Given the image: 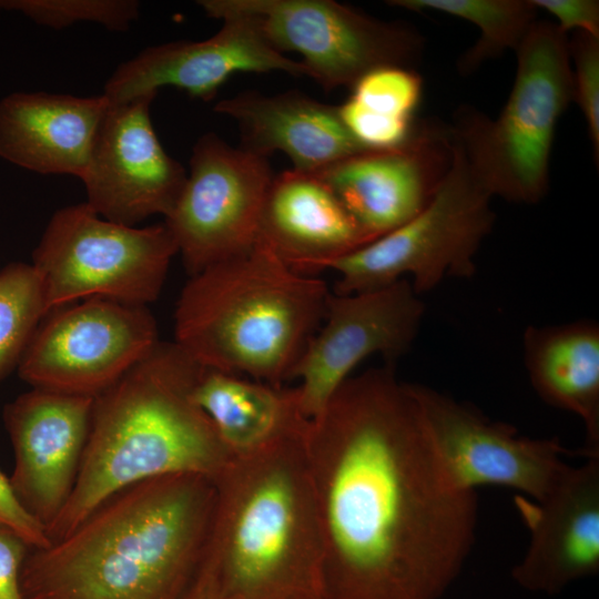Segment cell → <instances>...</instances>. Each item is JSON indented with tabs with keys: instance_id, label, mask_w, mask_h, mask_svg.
Masks as SVG:
<instances>
[{
	"instance_id": "1",
	"label": "cell",
	"mask_w": 599,
	"mask_h": 599,
	"mask_svg": "<svg viewBox=\"0 0 599 599\" xmlns=\"http://www.w3.org/2000/svg\"><path fill=\"white\" fill-rule=\"evenodd\" d=\"M324 599H441L473 549L477 491L448 475L409 383L385 363L309 420Z\"/></svg>"
},
{
	"instance_id": "2",
	"label": "cell",
	"mask_w": 599,
	"mask_h": 599,
	"mask_svg": "<svg viewBox=\"0 0 599 599\" xmlns=\"http://www.w3.org/2000/svg\"><path fill=\"white\" fill-rule=\"evenodd\" d=\"M215 479L156 477L106 499L21 569L22 599H182L203 561Z\"/></svg>"
},
{
	"instance_id": "3",
	"label": "cell",
	"mask_w": 599,
	"mask_h": 599,
	"mask_svg": "<svg viewBox=\"0 0 599 599\" xmlns=\"http://www.w3.org/2000/svg\"><path fill=\"white\" fill-rule=\"evenodd\" d=\"M202 366L174 342L153 349L93 399L73 490L48 531L51 542L114 494L156 477L216 478L233 458L193 398Z\"/></svg>"
},
{
	"instance_id": "4",
	"label": "cell",
	"mask_w": 599,
	"mask_h": 599,
	"mask_svg": "<svg viewBox=\"0 0 599 599\" xmlns=\"http://www.w3.org/2000/svg\"><path fill=\"white\" fill-rule=\"evenodd\" d=\"M306 433L233 457L215 478L214 517L199 570L220 599H324Z\"/></svg>"
},
{
	"instance_id": "5",
	"label": "cell",
	"mask_w": 599,
	"mask_h": 599,
	"mask_svg": "<svg viewBox=\"0 0 599 599\" xmlns=\"http://www.w3.org/2000/svg\"><path fill=\"white\" fill-rule=\"evenodd\" d=\"M331 291L293 271L261 240L187 281L174 343L205 368L282 386L319 328Z\"/></svg>"
},
{
	"instance_id": "6",
	"label": "cell",
	"mask_w": 599,
	"mask_h": 599,
	"mask_svg": "<svg viewBox=\"0 0 599 599\" xmlns=\"http://www.w3.org/2000/svg\"><path fill=\"white\" fill-rule=\"evenodd\" d=\"M516 54L498 116L463 108L450 130L494 197L535 204L548 192L556 128L572 102L568 35L554 22L535 21Z\"/></svg>"
},
{
	"instance_id": "7",
	"label": "cell",
	"mask_w": 599,
	"mask_h": 599,
	"mask_svg": "<svg viewBox=\"0 0 599 599\" xmlns=\"http://www.w3.org/2000/svg\"><path fill=\"white\" fill-rule=\"evenodd\" d=\"M451 160L426 205L395 230L331 262L338 274L333 293L347 295L388 286L410 276L418 294L445 278H469L490 233L494 196L449 128Z\"/></svg>"
},
{
	"instance_id": "8",
	"label": "cell",
	"mask_w": 599,
	"mask_h": 599,
	"mask_svg": "<svg viewBox=\"0 0 599 599\" xmlns=\"http://www.w3.org/2000/svg\"><path fill=\"white\" fill-rule=\"evenodd\" d=\"M175 254L164 222L126 226L101 217L84 202L52 215L32 266L48 315L92 297L148 306L159 297Z\"/></svg>"
},
{
	"instance_id": "9",
	"label": "cell",
	"mask_w": 599,
	"mask_h": 599,
	"mask_svg": "<svg viewBox=\"0 0 599 599\" xmlns=\"http://www.w3.org/2000/svg\"><path fill=\"white\" fill-rule=\"evenodd\" d=\"M215 19L240 18L277 52H297L326 91L352 88L367 72L386 65L408 68L422 38L405 26L368 17L331 0H201Z\"/></svg>"
},
{
	"instance_id": "10",
	"label": "cell",
	"mask_w": 599,
	"mask_h": 599,
	"mask_svg": "<svg viewBox=\"0 0 599 599\" xmlns=\"http://www.w3.org/2000/svg\"><path fill=\"white\" fill-rule=\"evenodd\" d=\"M273 176L266 156L214 133L196 141L183 190L164 221L190 275L254 247Z\"/></svg>"
},
{
	"instance_id": "11",
	"label": "cell",
	"mask_w": 599,
	"mask_h": 599,
	"mask_svg": "<svg viewBox=\"0 0 599 599\" xmlns=\"http://www.w3.org/2000/svg\"><path fill=\"white\" fill-rule=\"evenodd\" d=\"M159 342L148 306L92 297L60 308L37 328L19 376L33 388L95 397Z\"/></svg>"
},
{
	"instance_id": "12",
	"label": "cell",
	"mask_w": 599,
	"mask_h": 599,
	"mask_svg": "<svg viewBox=\"0 0 599 599\" xmlns=\"http://www.w3.org/2000/svg\"><path fill=\"white\" fill-rule=\"evenodd\" d=\"M427 433L451 480L460 488L500 486L539 501L569 464L557 438H530L491 420L470 404L433 387L412 384Z\"/></svg>"
},
{
	"instance_id": "13",
	"label": "cell",
	"mask_w": 599,
	"mask_h": 599,
	"mask_svg": "<svg viewBox=\"0 0 599 599\" xmlns=\"http://www.w3.org/2000/svg\"><path fill=\"white\" fill-rule=\"evenodd\" d=\"M425 305L407 278L380 288L331 292L324 319L301 357L293 379L309 420L367 357L395 363L415 341Z\"/></svg>"
},
{
	"instance_id": "14",
	"label": "cell",
	"mask_w": 599,
	"mask_h": 599,
	"mask_svg": "<svg viewBox=\"0 0 599 599\" xmlns=\"http://www.w3.org/2000/svg\"><path fill=\"white\" fill-rule=\"evenodd\" d=\"M156 95L110 104L82 177L87 204L101 217L136 226L174 207L186 181L153 129L150 105Z\"/></svg>"
},
{
	"instance_id": "15",
	"label": "cell",
	"mask_w": 599,
	"mask_h": 599,
	"mask_svg": "<svg viewBox=\"0 0 599 599\" xmlns=\"http://www.w3.org/2000/svg\"><path fill=\"white\" fill-rule=\"evenodd\" d=\"M94 397L32 388L4 408L14 450L10 481L23 507L47 529L77 480Z\"/></svg>"
},
{
	"instance_id": "16",
	"label": "cell",
	"mask_w": 599,
	"mask_h": 599,
	"mask_svg": "<svg viewBox=\"0 0 599 599\" xmlns=\"http://www.w3.org/2000/svg\"><path fill=\"white\" fill-rule=\"evenodd\" d=\"M451 160L449 126L418 124L392 150H369L317 173L368 242L415 216L429 201Z\"/></svg>"
},
{
	"instance_id": "17",
	"label": "cell",
	"mask_w": 599,
	"mask_h": 599,
	"mask_svg": "<svg viewBox=\"0 0 599 599\" xmlns=\"http://www.w3.org/2000/svg\"><path fill=\"white\" fill-rule=\"evenodd\" d=\"M222 21V28L209 39L173 41L142 50L115 69L102 94L110 104H119L156 95L163 87H174L210 101L236 72L281 71L306 75L301 61L274 50L244 20Z\"/></svg>"
},
{
	"instance_id": "18",
	"label": "cell",
	"mask_w": 599,
	"mask_h": 599,
	"mask_svg": "<svg viewBox=\"0 0 599 599\" xmlns=\"http://www.w3.org/2000/svg\"><path fill=\"white\" fill-rule=\"evenodd\" d=\"M515 505L529 545L511 577L522 589L558 595L599 571V457L568 465L539 501L524 496Z\"/></svg>"
},
{
	"instance_id": "19",
	"label": "cell",
	"mask_w": 599,
	"mask_h": 599,
	"mask_svg": "<svg viewBox=\"0 0 599 599\" xmlns=\"http://www.w3.org/2000/svg\"><path fill=\"white\" fill-rule=\"evenodd\" d=\"M110 103L103 94L14 92L0 101V156L40 174H84Z\"/></svg>"
},
{
	"instance_id": "20",
	"label": "cell",
	"mask_w": 599,
	"mask_h": 599,
	"mask_svg": "<svg viewBox=\"0 0 599 599\" xmlns=\"http://www.w3.org/2000/svg\"><path fill=\"white\" fill-rule=\"evenodd\" d=\"M258 240L293 271L312 276L368 243L331 187L317 175L294 169L273 176Z\"/></svg>"
},
{
	"instance_id": "21",
	"label": "cell",
	"mask_w": 599,
	"mask_h": 599,
	"mask_svg": "<svg viewBox=\"0 0 599 599\" xmlns=\"http://www.w3.org/2000/svg\"><path fill=\"white\" fill-rule=\"evenodd\" d=\"M214 111L236 121L241 148L266 158L273 151H282L300 172L317 173L369 151L348 132L338 105L322 103L300 92L276 95L245 92L217 102Z\"/></svg>"
},
{
	"instance_id": "22",
	"label": "cell",
	"mask_w": 599,
	"mask_h": 599,
	"mask_svg": "<svg viewBox=\"0 0 599 599\" xmlns=\"http://www.w3.org/2000/svg\"><path fill=\"white\" fill-rule=\"evenodd\" d=\"M522 352L535 392L548 405L581 419L586 433L581 454L599 457V326L586 319L529 326Z\"/></svg>"
},
{
	"instance_id": "23",
	"label": "cell",
	"mask_w": 599,
	"mask_h": 599,
	"mask_svg": "<svg viewBox=\"0 0 599 599\" xmlns=\"http://www.w3.org/2000/svg\"><path fill=\"white\" fill-rule=\"evenodd\" d=\"M193 398L232 457L302 436L309 425L296 387L202 367Z\"/></svg>"
},
{
	"instance_id": "24",
	"label": "cell",
	"mask_w": 599,
	"mask_h": 599,
	"mask_svg": "<svg viewBox=\"0 0 599 599\" xmlns=\"http://www.w3.org/2000/svg\"><path fill=\"white\" fill-rule=\"evenodd\" d=\"M389 6L406 10L434 11L474 23L480 35L460 58L463 73L476 70L505 51L517 50L536 21L531 0H392Z\"/></svg>"
},
{
	"instance_id": "25",
	"label": "cell",
	"mask_w": 599,
	"mask_h": 599,
	"mask_svg": "<svg viewBox=\"0 0 599 599\" xmlns=\"http://www.w3.org/2000/svg\"><path fill=\"white\" fill-rule=\"evenodd\" d=\"M47 316L40 278L32 264L0 271V380L18 364L38 324Z\"/></svg>"
},
{
	"instance_id": "26",
	"label": "cell",
	"mask_w": 599,
	"mask_h": 599,
	"mask_svg": "<svg viewBox=\"0 0 599 599\" xmlns=\"http://www.w3.org/2000/svg\"><path fill=\"white\" fill-rule=\"evenodd\" d=\"M0 10L17 11L38 24L63 29L92 22L115 32L126 31L138 19L135 0H0Z\"/></svg>"
},
{
	"instance_id": "27",
	"label": "cell",
	"mask_w": 599,
	"mask_h": 599,
	"mask_svg": "<svg viewBox=\"0 0 599 599\" xmlns=\"http://www.w3.org/2000/svg\"><path fill=\"white\" fill-rule=\"evenodd\" d=\"M349 99L366 111L392 120L414 121L422 95V79L413 70L386 65L364 74Z\"/></svg>"
},
{
	"instance_id": "28",
	"label": "cell",
	"mask_w": 599,
	"mask_h": 599,
	"mask_svg": "<svg viewBox=\"0 0 599 599\" xmlns=\"http://www.w3.org/2000/svg\"><path fill=\"white\" fill-rule=\"evenodd\" d=\"M571 63L572 101L587 125L593 156L599 158V38L573 32L568 39Z\"/></svg>"
},
{
	"instance_id": "29",
	"label": "cell",
	"mask_w": 599,
	"mask_h": 599,
	"mask_svg": "<svg viewBox=\"0 0 599 599\" xmlns=\"http://www.w3.org/2000/svg\"><path fill=\"white\" fill-rule=\"evenodd\" d=\"M0 524L16 531L31 548L51 545L47 529L23 507L10 478L0 470Z\"/></svg>"
},
{
	"instance_id": "30",
	"label": "cell",
	"mask_w": 599,
	"mask_h": 599,
	"mask_svg": "<svg viewBox=\"0 0 599 599\" xmlns=\"http://www.w3.org/2000/svg\"><path fill=\"white\" fill-rule=\"evenodd\" d=\"M537 10L549 12L567 34L585 32L599 38V2L596 0H531Z\"/></svg>"
},
{
	"instance_id": "31",
	"label": "cell",
	"mask_w": 599,
	"mask_h": 599,
	"mask_svg": "<svg viewBox=\"0 0 599 599\" xmlns=\"http://www.w3.org/2000/svg\"><path fill=\"white\" fill-rule=\"evenodd\" d=\"M30 549L16 531L0 524V599H22L20 576Z\"/></svg>"
},
{
	"instance_id": "32",
	"label": "cell",
	"mask_w": 599,
	"mask_h": 599,
	"mask_svg": "<svg viewBox=\"0 0 599 599\" xmlns=\"http://www.w3.org/2000/svg\"><path fill=\"white\" fill-rule=\"evenodd\" d=\"M182 599H220L207 579L197 571L192 585Z\"/></svg>"
}]
</instances>
